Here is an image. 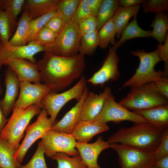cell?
<instances>
[{
    "mask_svg": "<svg viewBox=\"0 0 168 168\" xmlns=\"http://www.w3.org/2000/svg\"><path fill=\"white\" fill-rule=\"evenodd\" d=\"M36 64L41 81L55 93L65 89L81 77L86 66L84 56L80 54L65 57L46 52Z\"/></svg>",
    "mask_w": 168,
    "mask_h": 168,
    "instance_id": "cell-1",
    "label": "cell"
},
{
    "mask_svg": "<svg viewBox=\"0 0 168 168\" xmlns=\"http://www.w3.org/2000/svg\"><path fill=\"white\" fill-rule=\"evenodd\" d=\"M164 131L148 123L134 124L132 127L119 129L107 141L153 152L161 141Z\"/></svg>",
    "mask_w": 168,
    "mask_h": 168,
    "instance_id": "cell-2",
    "label": "cell"
},
{
    "mask_svg": "<svg viewBox=\"0 0 168 168\" xmlns=\"http://www.w3.org/2000/svg\"><path fill=\"white\" fill-rule=\"evenodd\" d=\"M41 110L40 105H33L26 108H14L12 114L0 134L16 152L19 148L26 129L35 115Z\"/></svg>",
    "mask_w": 168,
    "mask_h": 168,
    "instance_id": "cell-3",
    "label": "cell"
},
{
    "mask_svg": "<svg viewBox=\"0 0 168 168\" xmlns=\"http://www.w3.org/2000/svg\"><path fill=\"white\" fill-rule=\"evenodd\" d=\"M131 88L119 102L129 110H142L168 105V99L160 94L151 82Z\"/></svg>",
    "mask_w": 168,
    "mask_h": 168,
    "instance_id": "cell-4",
    "label": "cell"
},
{
    "mask_svg": "<svg viewBox=\"0 0 168 168\" xmlns=\"http://www.w3.org/2000/svg\"><path fill=\"white\" fill-rule=\"evenodd\" d=\"M131 53L138 57L140 63L135 73L123 84L122 87L132 88L162 79L164 76L163 71H156L154 69L155 65L160 61L157 49L148 53L143 50H138L131 51Z\"/></svg>",
    "mask_w": 168,
    "mask_h": 168,
    "instance_id": "cell-5",
    "label": "cell"
},
{
    "mask_svg": "<svg viewBox=\"0 0 168 168\" xmlns=\"http://www.w3.org/2000/svg\"><path fill=\"white\" fill-rule=\"evenodd\" d=\"M81 36L78 24L69 21L53 43L44 46V52L62 57L76 55L79 52Z\"/></svg>",
    "mask_w": 168,
    "mask_h": 168,
    "instance_id": "cell-6",
    "label": "cell"
},
{
    "mask_svg": "<svg viewBox=\"0 0 168 168\" xmlns=\"http://www.w3.org/2000/svg\"><path fill=\"white\" fill-rule=\"evenodd\" d=\"M87 82L85 77L82 75L77 82L68 90L60 93L51 91L43 98L40 106L46 110L54 124L59 112L66 104L72 99L77 101L80 100Z\"/></svg>",
    "mask_w": 168,
    "mask_h": 168,
    "instance_id": "cell-7",
    "label": "cell"
},
{
    "mask_svg": "<svg viewBox=\"0 0 168 168\" xmlns=\"http://www.w3.org/2000/svg\"><path fill=\"white\" fill-rule=\"evenodd\" d=\"M93 120L103 124H107L110 121L119 124L124 121H130L134 124L148 123L133 111L117 103L111 93L107 97L100 112Z\"/></svg>",
    "mask_w": 168,
    "mask_h": 168,
    "instance_id": "cell-8",
    "label": "cell"
},
{
    "mask_svg": "<svg viewBox=\"0 0 168 168\" xmlns=\"http://www.w3.org/2000/svg\"><path fill=\"white\" fill-rule=\"evenodd\" d=\"M118 156L120 168H149L156 161L153 152L138 150L116 143H110Z\"/></svg>",
    "mask_w": 168,
    "mask_h": 168,
    "instance_id": "cell-9",
    "label": "cell"
},
{
    "mask_svg": "<svg viewBox=\"0 0 168 168\" xmlns=\"http://www.w3.org/2000/svg\"><path fill=\"white\" fill-rule=\"evenodd\" d=\"M48 115L45 110L41 109L36 120L26 128L25 137L14 155L15 159L20 164L31 146L51 130L54 124L48 117Z\"/></svg>",
    "mask_w": 168,
    "mask_h": 168,
    "instance_id": "cell-10",
    "label": "cell"
},
{
    "mask_svg": "<svg viewBox=\"0 0 168 168\" xmlns=\"http://www.w3.org/2000/svg\"><path fill=\"white\" fill-rule=\"evenodd\" d=\"M40 141L48 157L51 158L58 152L65 153L72 156H79L76 148L77 142L71 134L51 130L47 133Z\"/></svg>",
    "mask_w": 168,
    "mask_h": 168,
    "instance_id": "cell-11",
    "label": "cell"
},
{
    "mask_svg": "<svg viewBox=\"0 0 168 168\" xmlns=\"http://www.w3.org/2000/svg\"><path fill=\"white\" fill-rule=\"evenodd\" d=\"M20 93L14 108H26L33 105L40 106L44 97L51 91L44 84H32L26 81H19Z\"/></svg>",
    "mask_w": 168,
    "mask_h": 168,
    "instance_id": "cell-12",
    "label": "cell"
},
{
    "mask_svg": "<svg viewBox=\"0 0 168 168\" xmlns=\"http://www.w3.org/2000/svg\"><path fill=\"white\" fill-rule=\"evenodd\" d=\"M42 51H44V46L32 41L22 46L0 43V70L2 65H6L7 61L10 59H26L35 63V55Z\"/></svg>",
    "mask_w": 168,
    "mask_h": 168,
    "instance_id": "cell-13",
    "label": "cell"
},
{
    "mask_svg": "<svg viewBox=\"0 0 168 168\" xmlns=\"http://www.w3.org/2000/svg\"><path fill=\"white\" fill-rule=\"evenodd\" d=\"M119 61L116 50L110 46L101 68L87 81V82L102 87L106 82L117 80L120 76L118 68Z\"/></svg>",
    "mask_w": 168,
    "mask_h": 168,
    "instance_id": "cell-14",
    "label": "cell"
},
{
    "mask_svg": "<svg viewBox=\"0 0 168 168\" xmlns=\"http://www.w3.org/2000/svg\"><path fill=\"white\" fill-rule=\"evenodd\" d=\"M111 93V88L108 86L98 95L89 91L84 100L78 123L93 120L100 112L106 99Z\"/></svg>",
    "mask_w": 168,
    "mask_h": 168,
    "instance_id": "cell-15",
    "label": "cell"
},
{
    "mask_svg": "<svg viewBox=\"0 0 168 168\" xmlns=\"http://www.w3.org/2000/svg\"><path fill=\"white\" fill-rule=\"evenodd\" d=\"M76 148L79 156L87 167L101 168L97 163V159L100 153L104 150L110 148V143L99 136L93 143L77 142Z\"/></svg>",
    "mask_w": 168,
    "mask_h": 168,
    "instance_id": "cell-16",
    "label": "cell"
},
{
    "mask_svg": "<svg viewBox=\"0 0 168 168\" xmlns=\"http://www.w3.org/2000/svg\"><path fill=\"white\" fill-rule=\"evenodd\" d=\"M5 93L4 97L0 101V107L4 115L6 117L14 108L20 90L17 76L9 67L5 71Z\"/></svg>",
    "mask_w": 168,
    "mask_h": 168,
    "instance_id": "cell-17",
    "label": "cell"
},
{
    "mask_svg": "<svg viewBox=\"0 0 168 168\" xmlns=\"http://www.w3.org/2000/svg\"><path fill=\"white\" fill-rule=\"evenodd\" d=\"M16 74L19 81H26L34 83H40V76L36 63L25 59L13 58L6 64Z\"/></svg>",
    "mask_w": 168,
    "mask_h": 168,
    "instance_id": "cell-18",
    "label": "cell"
},
{
    "mask_svg": "<svg viewBox=\"0 0 168 168\" xmlns=\"http://www.w3.org/2000/svg\"><path fill=\"white\" fill-rule=\"evenodd\" d=\"M89 91L88 88L86 86L80 100L61 119L53 125L51 130L68 134H71L79 121L83 103Z\"/></svg>",
    "mask_w": 168,
    "mask_h": 168,
    "instance_id": "cell-19",
    "label": "cell"
},
{
    "mask_svg": "<svg viewBox=\"0 0 168 168\" xmlns=\"http://www.w3.org/2000/svg\"><path fill=\"white\" fill-rule=\"evenodd\" d=\"M109 129L107 124L100 123L93 120L78 123L71 134L78 141L87 143L95 135Z\"/></svg>",
    "mask_w": 168,
    "mask_h": 168,
    "instance_id": "cell-20",
    "label": "cell"
},
{
    "mask_svg": "<svg viewBox=\"0 0 168 168\" xmlns=\"http://www.w3.org/2000/svg\"><path fill=\"white\" fill-rule=\"evenodd\" d=\"M133 112L158 128L163 130L168 128V105Z\"/></svg>",
    "mask_w": 168,
    "mask_h": 168,
    "instance_id": "cell-21",
    "label": "cell"
},
{
    "mask_svg": "<svg viewBox=\"0 0 168 168\" xmlns=\"http://www.w3.org/2000/svg\"><path fill=\"white\" fill-rule=\"evenodd\" d=\"M59 0H26L23 10L26 11L32 19L56 10Z\"/></svg>",
    "mask_w": 168,
    "mask_h": 168,
    "instance_id": "cell-22",
    "label": "cell"
},
{
    "mask_svg": "<svg viewBox=\"0 0 168 168\" xmlns=\"http://www.w3.org/2000/svg\"><path fill=\"white\" fill-rule=\"evenodd\" d=\"M141 7L139 5L127 7L120 6L118 8L112 19L116 28V36L118 39L120 38L122 30L130 18L136 16Z\"/></svg>",
    "mask_w": 168,
    "mask_h": 168,
    "instance_id": "cell-23",
    "label": "cell"
},
{
    "mask_svg": "<svg viewBox=\"0 0 168 168\" xmlns=\"http://www.w3.org/2000/svg\"><path fill=\"white\" fill-rule=\"evenodd\" d=\"M33 20L29 13L23 10L17 22L16 30L8 44L14 46H22L27 44V37L30 22Z\"/></svg>",
    "mask_w": 168,
    "mask_h": 168,
    "instance_id": "cell-24",
    "label": "cell"
},
{
    "mask_svg": "<svg viewBox=\"0 0 168 168\" xmlns=\"http://www.w3.org/2000/svg\"><path fill=\"white\" fill-rule=\"evenodd\" d=\"M150 32V30L142 29L138 24L136 16H134L132 21L122 30L119 40L112 47L116 50L127 40L138 37H149Z\"/></svg>",
    "mask_w": 168,
    "mask_h": 168,
    "instance_id": "cell-25",
    "label": "cell"
},
{
    "mask_svg": "<svg viewBox=\"0 0 168 168\" xmlns=\"http://www.w3.org/2000/svg\"><path fill=\"white\" fill-rule=\"evenodd\" d=\"M155 16L150 26L153 28L150 36L156 39L159 44L165 41L168 34V16L164 12L155 13Z\"/></svg>",
    "mask_w": 168,
    "mask_h": 168,
    "instance_id": "cell-26",
    "label": "cell"
},
{
    "mask_svg": "<svg viewBox=\"0 0 168 168\" xmlns=\"http://www.w3.org/2000/svg\"><path fill=\"white\" fill-rule=\"evenodd\" d=\"M118 0H103L96 17V30H99L111 19L120 6Z\"/></svg>",
    "mask_w": 168,
    "mask_h": 168,
    "instance_id": "cell-27",
    "label": "cell"
},
{
    "mask_svg": "<svg viewBox=\"0 0 168 168\" xmlns=\"http://www.w3.org/2000/svg\"><path fill=\"white\" fill-rule=\"evenodd\" d=\"M25 0H2V10L5 11L9 18L12 35L17 26V18L22 11Z\"/></svg>",
    "mask_w": 168,
    "mask_h": 168,
    "instance_id": "cell-28",
    "label": "cell"
},
{
    "mask_svg": "<svg viewBox=\"0 0 168 168\" xmlns=\"http://www.w3.org/2000/svg\"><path fill=\"white\" fill-rule=\"evenodd\" d=\"M16 151L8 142L0 137V167L20 168L21 165L14 157Z\"/></svg>",
    "mask_w": 168,
    "mask_h": 168,
    "instance_id": "cell-29",
    "label": "cell"
},
{
    "mask_svg": "<svg viewBox=\"0 0 168 168\" xmlns=\"http://www.w3.org/2000/svg\"><path fill=\"white\" fill-rule=\"evenodd\" d=\"M97 30L82 35L79 52L84 55H91L95 51L100 41Z\"/></svg>",
    "mask_w": 168,
    "mask_h": 168,
    "instance_id": "cell-30",
    "label": "cell"
},
{
    "mask_svg": "<svg viewBox=\"0 0 168 168\" xmlns=\"http://www.w3.org/2000/svg\"><path fill=\"white\" fill-rule=\"evenodd\" d=\"M98 34L100 41L99 46L101 49H105L110 44L113 46L115 44L116 30L112 19L102 26Z\"/></svg>",
    "mask_w": 168,
    "mask_h": 168,
    "instance_id": "cell-31",
    "label": "cell"
},
{
    "mask_svg": "<svg viewBox=\"0 0 168 168\" xmlns=\"http://www.w3.org/2000/svg\"><path fill=\"white\" fill-rule=\"evenodd\" d=\"M63 152L56 153L51 158L56 160L58 168H87V166L80 156L70 157Z\"/></svg>",
    "mask_w": 168,
    "mask_h": 168,
    "instance_id": "cell-32",
    "label": "cell"
},
{
    "mask_svg": "<svg viewBox=\"0 0 168 168\" xmlns=\"http://www.w3.org/2000/svg\"><path fill=\"white\" fill-rule=\"evenodd\" d=\"M81 0H59L56 11L65 23L69 21L73 16Z\"/></svg>",
    "mask_w": 168,
    "mask_h": 168,
    "instance_id": "cell-33",
    "label": "cell"
},
{
    "mask_svg": "<svg viewBox=\"0 0 168 168\" xmlns=\"http://www.w3.org/2000/svg\"><path fill=\"white\" fill-rule=\"evenodd\" d=\"M56 13V10H54L30 22L27 37V43L33 40L37 33Z\"/></svg>",
    "mask_w": 168,
    "mask_h": 168,
    "instance_id": "cell-34",
    "label": "cell"
},
{
    "mask_svg": "<svg viewBox=\"0 0 168 168\" xmlns=\"http://www.w3.org/2000/svg\"><path fill=\"white\" fill-rule=\"evenodd\" d=\"M10 24L6 12L0 10V43L8 44L12 35Z\"/></svg>",
    "mask_w": 168,
    "mask_h": 168,
    "instance_id": "cell-35",
    "label": "cell"
},
{
    "mask_svg": "<svg viewBox=\"0 0 168 168\" xmlns=\"http://www.w3.org/2000/svg\"><path fill=\"white\" fill-rule=\"evenodd\" d=\"M42 146L40 142L37 149L30 161L20 168H48L44 157Z\"/></svg>",
    "mask_w": 168,
    "mask_h": 168,
    "instance_id": "cell-36",
    "label": "cell"
},
{
    "mask_svg": "<svg viewBox=\"0 0 168 168\" xmlns=\"http://www.w3.org/2000/svg\"><path fill=\"white\" fill-rule=\"evenodd\" d=\"M57 35V34L49 29L44 26L37 33L31 41L45 46L53 43Z\"/></svg>",
    "mask_w": 168,
    "mask_h": 168,
    "instance_id": "cell-37",
    "label": "cell"
},
{
    "mask_svg": "<svg viewBox=\"0 0 168 168\" xmlns=\"http://www.w3.org/2000/svg\"><path fill=\"white\" fill-rule=\"evenodd\" d=\"M145 13L166 12L168 10V0H144L142 3Z\"/></svg>",
    "mask_w": 168,
    "mask_h": 168,
    "instance_id": "cell-38",
    "label": "cell"
},
{
    "mask_svg": "<svg viewBox=\"0 0 168 168\" xmlns=\"http://www.w3.org/2000/svg\"><path fill=\"white\" fill-rule=\"evenodd\" d=\"M90 15L88 0H81L73 16L70 21L78 24L81 21Z\"/></svg>",
    "mask_w": 168,
    "mask_h": 168,
    "instance_id": "cell-39",
    "label": "cell"
},
{
    "mask_svg": "<svg viewBox=\"0 0 168 168\" xmlns=\"http://www.w3.org/2000/svg\"><path fill=\"white\" fill-rule=\"evenodd\" d=\"M77 24L82 35L97 30L96 17L91 15H89Z\"/></svg>",
    "mask_w": 168,
    "mask_h": 168,
    "instance_id": "cell-40",
    "label": "cell"
},
{
    "mask_svg": "<svg viewBox=\"0 0 168 168\" xmlns=\"http://www.w3.org/2000/svg\"><path fill=\"white\" fill-rule=\"evenodd\" d=\"M153 153L156 161L168 155V128L164 130L161 141Z\"/></svg>",
    "mask_w": 168,
    "mask_h": 168,
    "instance_id": "cell-41",
    "label": "cell"
},
{
    "mask_svg": "<svg viewBox=\"0 0 168 168\" xmlns=\"http://www.w3.org/2000/svg\"><path fill=\"white\" fill-rule=\"evenodd\" d=\"M158 57L160 61H164V76L168 77V34L167 35L164 44H158L157 45Z\"/></svg>",
    "mask_w": 168,
    "mask_h": 168,
    "instance_id": "cell-42",
    "label": "cell"
},
{
    "mask_svg": "<svg viewBox=\"0 0 168 168\" xmlns=\"http://www.w3.org/2000/svg\"><path fill=\"white\" fill-rule=\"evenodd\" d=\"M66 23L60 15L56 13L47 21L44 26L58 35L62 30Z\"/></svg>",
    "mask_w": 168,
    "mask_h": 168,
    "instance_id": "cell-43",
    "label": "cell"
},
{
    "mask_svg": "<svg viewBox=\"0 0 168 168\" xmlns=\"http://www.w3.org/2000/svg\"><path fill=\"white\" fill-rule=\"evenodd\" d=\"M157 91L161 95L168 99V78L164 76L161 80L151 82Z\"/></svg>",
    "mask_w": 168,
    "mask_h": 168,
    "instance_id": "cell-44",
    "label": "cell"
},
{
    "mask_svg": "<svg viewBox=\"0 0 168 168\" xmlns=\"http://www.w3.org/2000/svg\"><path fill=\"white\" fill-rule=\"evenodd\" d=\"M102 1L103 0H88L90 15L96 16Z\"/></svg>",
    "mask_w": 168,
    "mask_h": 168,
    "instance_id": "cell-45",
    "label": "cell"
},
{
    "mask_svg": "<svg viewBox=\"0 0 168 168\" xmlns=\"http://www.w3.org/2000/svg\"><path fill=\"white\" fill-rule=\"evenodd\" d=\"M120 6L125 7L138 5L142 3L144 0H119Z\"/></svg>",
    "mask_w": 168,
    "mask_h": 168,
    "instance_id": "cell-46",
    "label": "cell"
},
{
    "mask_svg": "<svg viewBox=\"0 0 168 168\" xmlns=\"http://www.w3.org/2000/svg\"><path fill=\"white\" fill-rule=\"evenodd\" d=\"M155 165L159 168H168V155L156 161Z\"/></svg>",
    "mask_w": 168,
    "mask_h": 168,
    "instance_id": "cell-47",
    "label": "cell"
},
{
    "mask_svg": "<svg viewBox=\"0 0 168 168\" xmlns=\"http://www.w3.org/2000/svg\"><path fill=\"white\" fill-rule=\"evenodd\" d=\"M3 115L0 107V134L7 122L8 120Z\"/></svg>",
    "mask_w": 168,
    "mask_h": 168,
    "instance_id": "cell-48",
    "label": "cell"
},
{
    "mask_svg": "<svg viewBox=\"0 0 168 168\" xmlns=\"http://www.w3.org/2000/svg\"><path fill=\"white\" fill-rule=\"evenodd\" d=\"M2 0H0V10H2Z\"/></svg>",
    "mask_w": 168,
    "mask_h": 168,
    "instance_id": "cell-49",
    "label": "cell"
},
{
    "mask_svg": "<svg viewBox=\"0 0 168 168\" xmlns=\"http://www.w3.org/2000/svg\"><path fill=\"white\" fill-rule=\"evenodd\" d=\"M149 168H159L157 166H156L155 165H153L151 166Z\"/></svg>",
    "mask_w": 168,
    "mask_h": 168,
    "instance_id": "cell-50",
    "label": "cell"
},
{
    "mask_svg": "<svg viewBox=\"0 0 168 168\" xmlns=\"http://www.w3.org/2000/svg\"><path fill=\"white\" fill-rule=\"evenodd\" d=\"M2 88H1V86L0 85V95L2 94Z\"/></svg>",
    "mask_w": 168,
    "mask_h": 168,
    "instance_id": "cell-51",
    "label": "cell"
},
{
    "mask_svg": "<svg viewBox=\"0 0 168 168\" xmlns=\"http://www.w3.org/2000/svg\"><path fill=\"white\" fill-rule=\"evenodd\" d=\"M87 168H91V167H87Z\"/></svg>",
    "mask_w": 168,
    "mask_h": 168,
    "instance_id": "cell-52",
    "label": "cell"
},
{
    "mask_svg": "<svg viewBox=\"0 0 168 168\" xmlns=\"http://www.w3.org/2000/svg\"><path fill=\"white\" fill-rule=\"evenodd\" d=\"M0 168H1L0 167Z\"/></svg>",
    "mask_w": 168,
    "mask_h": 168,
    "instance_id": "cell-53",
    "label": "cell"
}]
</instances>
